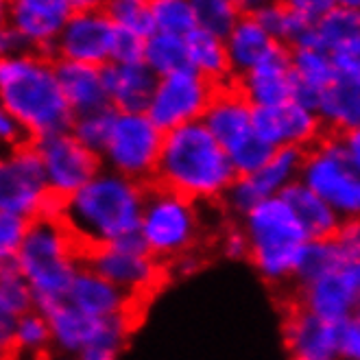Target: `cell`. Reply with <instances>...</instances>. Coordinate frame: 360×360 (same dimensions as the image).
Here are the masks:
<instances>
[{
	"instance_id": "7bdbcfd3",
	"label": "cell",
	"mask_w": 360,
	"mask_h": 360,
	"mask_svg": "<svg viewBox=\"0 0 360 360\" xmlns=\"http://www.w3.org/2000/svg\"><path fill=\"white\" fill-rule=\"evenodd\" d=\"M336 360H360V319L358 314L336 326Z\"/></svg>"
},
{
	"instance_id": "60d3db41",
	"label": "cell",
	"mask_w": 360,
	"mask_h": 360,
	"mask_svg": "<svg viewBox=\"0 0 360 360\" xmlns=\"http://www.w3.org/2000/svg\"><path fill=\"white\" fill-rule=\"evenodd\" d=\"M29 221L11 217V214H0V266L13 264L20 245L25 240Z\"/></svg>"
},
{
	"instance_id": "836d02e7",
	"label": "cell",
	"mask_w": 360,
	"mask_h": 360,
	"mask_svg": "<svg viewBox=\"0 0 360 360\" xmlns=\"http://www.w3.org/2000/svg\"><path fill=\"white\" fill-rule=\"evenodd\" d=\"M9 347L13 356L27 360H39L51 354V330L46 314L35 308L20 314L9 336Z\"/></svg>"
},
{
	"instance_id": "f35d334b",
	"label": "cell",
	"mask_w": 360,
	"mask_h": 360,
	"mask_svg": "<svg viewBox=\"0 0 360 360\" xmlns=\"http://www.w3.org/2000/svg\"><path fill=\"white\" fill-rule=\"evenodd\" d=\"M103 7L116 29L129 31L144 39L155 33L149 0H110V3H103Z\"/></svg>"
},
{
	"instance_id": "7402d4cb",
	"label": "cell",
	"mask_w": 360,
	"mask_h": 360,
	"mask_svg": "<svg viewBox=\"0 0 360 360\" xmlns=\"http://www.w3.org/2000/svg\"><path fill=\"white\" fill-rule=\"evenodd\" d=\"M292 49H319L328 55L360 53V5L356 0H336L328 11Z\"/></svg>"
},
{
	"instance_id": "8992f818",
	"label": "cell",
	"mask_w": 360,
	"mask_h": 360,
	"mask_svg": "<svg viewBox=\"0 0 360 360\" xmlns=\"http://www.w3.org/2000/svg\"><path fill=\"white\" fill-rule=\"evenodd\" d=\"M205 219L201 205L173 190L151 184L146 188L138 236L146 251L164 266L193 253L203 243Z\"/></svg>"
},
{
	"instance_id": "ab89813d",
	"label": "cell",
	"mask_w": 360,
	"mask_h": 360,
	"mask_svg": "<svg viewBox=\"0 0 360 360\" xmlns=\"http://www.w3.org/2000/svg\"><path fill=\"white\" fill-rule=\"evenodd\" d=\"M271 155H273L271 146L253 134L247 140H243L238 146H234L231 151H227V158L236 175H253L271 160Z\"/></svg>"
},
{
	"instance_id": "ac0fdd59",
	"label": "cell",
	"mask_w": 360,
	"mask_h": 360,
	"mask_svg": "<svg viewBox=\"0 0 360 360\" xmlns=\"http://www.w3.org/2000/svg\"><path fill=\"white\" fill-rule=\"evenodd\" d=\"M347 262H360V223L345 221L334 238L308 240L295 269V286H304L336 271Z\"/></svg>"
},
{
	"instance_id": "f1b7e54d",
	"label": "cell",
	"mask_w": 360,
	"mask_h": 360,
	"mask_svg": "<svg viewBox=\"0 0 360 360\" xmlns=\"http://www.w3.org/2000/svg\"><path fill=\"white\" fill-rule=\"evenodd\" d=\"M188 68L210 81L212 86H225L231 83V70L225 53V41L217 35H210L201 29H195L184 37Z\"/></svg>"
},
{
	"instance_id": "e575fe53",
	"label": "cell",
	"mask_w": 360,
	"mask_h": 360,
	"mask_svg": "<svg viewBox=\"0 0 360 360\" xmlns=\"http://www.w3.org/2000/svg\"><path fill=\"white\" fill-rule=\"evenodd\" d=\"M142 63L149 68L158 79L173 75L188 68L186 44L184 37L166 35V33H151L144 39V55Z\"/></svg>"
},
{
	"instance_id": "9a60e30c",
	"label": "cell",
	"mask_w": 360,
	"mask_h": 360,
	"mask_svg": "<svg viewBox=\"0 0 360 360\" xmlns=\"http://www.w3.org/2000/svg\"><path fill=\"white\" fill-rule=\"evenodd\" d=\"M295 304L332 326L356 316L360 306V262H347L319 280L297 286Z\"/></svg>"
},
{
	"instance_id": "cb8c5ba5",
	"label": "cell",
	"mask_w": 360,
	"mask_h": 360,
	"mask_svg": "<svg viewBox=\"0 0 360 360\" xmlns=\"http://www.w3.org/2000/svg\"><path fill=\"white\" fill-rule=\"evenodd\" d=\"M101 79L108 105L116 114H144L158 81L144 63H134V66L108 63L101 68Z\"/></svg>"
},
{
	"instance_id": "2e32d148",
	"label": "cell",
	"mask_w": 360,
	"mask_h": 360,
	"mask_svg": "<svg viewBox=\"0 0 360 360\" xmlns=\"http://www.w3.org/2000/svg\"><path fill=\"white\" fill-rule=\"evenodd\" d=\"M251 131L264 144H269L273 151L278 149L308 151L314 142H319L326 136L316 114L292 101L278 105V108L253 110Z\"/></svg>"
},
{
	"instance_id": "816d5d0a",
	"label": "cell",
	"mask_w": 360,
	"mask_h": 360,
	"mask_svg": "<svg viewBox=\"0 0 360 360\" xmlns=\"http://www.w3.org/2000/svg\"><path fill=\"white\" fill-rule=\"evenodd\" d=\"M0 360H15V356H13L11 347H9V345H5V343H0Z\"/></svg>"
},
{
	"instance_id": "7dc6e473",
	"label": "cell",
	"mask_w": 360,
	"mask_h": 360,
	"mask_svg": "<svg viewBox=\"0 0 360 360\" xmlns=\"http://www.w3.org/2000/svg\"><path fill=\"white\" fill-rule=\"evenodd\" d=\"M31 49L27 46V41L18 35L15 29H11L9 25L0 27V61L5 59H13L18 55H25Z\"/></svg>"
},
{
	"instance_id": "52a82bcc",
	"label": "cell",
	"mask_w": 360,
	"mask_h": 360,
	"mask_svg": "<svg viewBox=\"0 0 360 360\" xmlns=\"http://www.w3.org/2000/svg\"><path fill=\"white\" fill-rule=\"evenodd\" d=\"M297 181L323 199L343 221H358L360 164H354L347 158L338 136L326 134L304 151Z\"/></svg>"
},
{
	"instance_id": "484cf974",
	"label": "cell",
	"mask_w": 360,
	"mask_h": 360,
	"mask_svg": "<svg viewBox=\"0 0 360 360\" xmlns=\"http://www.w3.org/2000/svg\"><path fill=\"white\" fill-rule=\"evenodd\" d=\"M55 72L61 96L66 101L72 116L110 108L103 88L101 68L75 61H55Z\"/></svg>"
},
{
	"instance_id": "74e56055",
	"label": "cell",
	"mask_w": 360,
	"mask_h": 360,
	"mask_svg": "<svg viewBox=\"0 0 360 360\" xmlns=\"http://www.w3.org/2000/svg\"><path fill=\"white\" fill-rule=\"evenodd\" d=\"M114 118H116V112L112 108H103V110H96L90 114L75 116L72 124H70V134L79 144L86 146L88 151L101 155L105 144H108Z\"/></svg>"
},
{
	"instance_id": "c3c4849f",
	"label": "cell",
	"mask_w": 360,
	"mask_h": 360,
	"mask_svg": "<svg viewBox=\"0 0 360 360\" xmlns=\"http://www.w3.org/2000/svg\"><path fill=\"white\" fill-rule=\"evenodd\" d=\"M199 266H201V256L197 251H193V253H186V256L177 258L175 262H171L166 266V271H173L175 275H179V278H188V275H193Z\"/></svg>"
},
{
	"instance_id": "f546056e",
	"label": "cell",
	"mask_w": 360,
	"mask_h": 360,
	"mask_svg": "<svg viewBox=\"0 0 360 360\" xmlns=\"http://www.w3.org/2000/svg\"><path fill=\"white\" fill-rule=\"evenodd\" d=\"M138 321V312H124L108 319H98L88 338L86 347L79 352V360H120L129 345L131 332Z\"/></svg>"
},
{
	"instance_id": "1f68e13d",
	"label": "cell",
	"mask_w": 360,
	"mask_h": 360,
	"mask_svg": "<svg viewBox=\"0 0 360 360\" xmlns=\"http://www.w3.org/2000/svg\"><path fill=\"white\" fill-rule=\"evenodd\" d=\"M29 310H33V297L25 278L13 264L0 266V343L9 345L15 319Z\"/></svg>"
},
{
	"instance_id": "d590c367",
	"label": "cell",
	"mask_w": 360,
	"mask_h": 360,
	"mask_svg": "<svg viewBox=\"0 0 360 360\" xmlns=\"http://www.w3.org/2000/svg\"><path fill=\"white\" fill-rule=\"evenodd\" d=\"M195 11L197 29L225 39L243 15L238 0H190Z\"/></svg>"
},
{
	"instance_id": "8d00e7d4",
	"label": "cell",
	"mask_w": 360,
	"mask_h": 360,
	"mask_svg": "<svg viewBox=\"0 0 360 360\" xmlns=\"http://www.w3.org/2000/svg\"><path fill=\"white\" fill-rule=\"evenodd\" d=\"M155 33L186 37L197 29L190 0H149Z\"/></svg>"
},
{
	"instance_id": "bcb514c9",
	"label": "cell",
	"mask_w": 360,
	"mask_h": 360,
	"mask_svg": "<svg viewBox=\"0 0 360 360\" xmlns=\"http://www.w3.org/2000/svg\"><path fill=\"white\" fill-rule=\"evenodd\" d=\"M295 11H297L308 25H316L319 20L334 9L336 5V0H290L288 3Z\"/></svg>"
},
{
	"instance_id": "4fadbf2b",
	"label": "cell",
	"mask_w": 360,
	"mask_h": 360,
	"mask_svg": "<svg viewBox=\"0 0 360 360\" xmlns=\"http://www.w3.org/2000/svg\"><path fill=\"white\" fill-rule=\"evenodd\" d=\"M31 144L39 158L49 195L59 201L75 195L101 171L98 155L79 144L70 131L31 140Z\"/></svg>"
},
{
	"instance_id": "681fc988",
	"label": "cell",
	"mask_w": 360,
	"mask_h": 360,
	"mask_svg": "<svg viewBox=\"0 0 360 360\" xmlns=\"http://www.w3.org/2000/svg\"><path fill=\"white\" fill-rule=\"evenodd\" d=\"M338 140H341V146H343V151L347 153V158L354 164H360V129L341 134V136H338Z\"/></svg>"
},
{
	"instance_id": "b9f144b4",
	"label": "cell",
	"mask_w": 360,
	"mask_h": 360,
	"mask_svg": "<svg viewBox=\"0 0 360 360\" xmlns=\"http://www.w3.org/2000/svg\"><path fill=\"white\" fill-rule=\"evenodd\" d=\"M144 55V37L134 35L129 31L116 29L110 51V63H122V66H134L142 63Z\"/></svg>"
},
{
	"instance_id": "d6a6232c",
	"label": "cell",
	"mask_w": 360,
	"mask_h": 360,
	"mask_svg": "<svg viewBox=\"0 0 360 360\" xmlns=\"http://www.w3.org/2000/svg\"><path fill=\"white\" fill-rule=\"evenodd\" d=\"M292 86L321 94L336 79L332 57L319 49H288Z\"/></svg>"
},
{
	"instance_id": "30bf717a",
	"label": "cell",
	"mask_w": 360,
	"mask_h": 360,
	"mask_svg": "<svg viewBox=\"0 0 360 360\" xmlns=\"http://www.w3.org/2000/svg\"><path fill=\"white\" fill-rule=\"evenodd\" d=\"M72 15L53 44V59L86 63L94 68L108 66L116 27L103 3L72 0Z\"/></svg>"
},
{
	"instance_id": "ba28073f",
	"label": "cell",
	"mask_w": 360,
	"mask_h": 360,
	"mask_svg": "<svg viewBox=\"0 0 360 360\" xmlns=\"http://www.w3.org/2000/svg\"><path fill=\"white\" fill-rule=\"evenodd\" d=\"M83 264L142 304L166 280V266L155 260L138 234L83 251Z\"/></svg>"
},
{
	"instance_id": "7c38bea8",
	"label": "cell",
	"mask_w": 360,
	"mask_h": 360,
	"mask_svg": "<svg viewBox=\"0 0 360 360\" xmlns=\"http://www.w3.org/2000/svg\"><path fill=\"white\" fill-rule=\"evenodd\" d=\"M51 195L33 144L0 153V214L35 221Z\"/></svg>"
},
{
	"instance_id": "5b68a950",
	"label": "cell",
	"mask_w": 360,
	"mask_h": 360,
	"mask_svg": "<svg viewBox=\"0 0 360 360\" xmlns=\"http://www.w3.org/2000/svg\"><path fill=\"white\" fill-rule=\"evenodd\" d=\"M238 225L249 243L247 260L260 278L278 288L292 284L308 236L288 205L280 197L266 199L245 214Z\"/></svg>"
},
{
	"instance_id": "f907efd6",
	"label": "cell",
	"mask_w": 360,
	"mask_h": 360,
	"mask_svg": "<svg viewBox=\"0 0 360 360\" xmlns=\"http://www.w3.org/2000/svg\"><path fill=\"white\" fill-rule=\"evenodd\" d=\"M9 20V3L7 0H0V27H5Z\"/></svg>"
},
{
	"instance_id": "4dcf8cb0",
	"label": "cell",
	"mask_w": 360,
	"mask_h": 360,
	"mask_svg": "<svg viewBox=\"0 0 360 360\" xmlns=\"http://www.w3.org/2000/svg\"><path fill=\"white\" fill-rule=\"evenodd\" d=\"M46 321L51 330V352L63 356H79L86 347L88 338L94 330V319L72 308L68 302L55 306L46 312Z\"/></svg>"
},
{
	"instance_id": "5bb4252c",
	"label": "cell",
	"mask_w": 360,
	"mask_h": 360,
	"mask_svg": "<svg viewBox=\"0 0 360 360\" xmlns=\"http://www.w3.org/2000/svg\"><path fill=\"white\" fill-rule=\"evenodd\" d=\"M304 162V151L302 149H278L273 151L271 160L256 171L253 175H236L223 195L221 203L236 223L249 214L258 203L280 197L284 190L300 179Z\"/></svg>"
},
{
	"instance_id": "6da1fadb",
	"label": "cell",
	"mask_w": 360,
	"mask_h": 360,
	"mask_svg": "<svg viewBox=\"0 0 360 360\" xmlns=\"http://www.w3.org/2000/svg\"><path fill=\"white\" fill-rule=\"evenodd\" d=\"M146 188L101 168L86 186L61 201L59 221L83 251L112 245L138 234Z\"/></svg>"
},
{
	"instance_id": "8fae6325",
	"label": "cell",
	"mask_w": 360,
	"mask_h": 360,
	"mask_svg": "<svg viewBox=\"0 0 360 360\" xmlns=\"http://www.w3.org/2000/svg\"><path fill=\"white\" fill-rule=\"evenodd\" d=\"M214 90L217 86H212L210 81L190 68L160 77L153 86L144 116L162 134H168L190 122H199L212 96H214Z\"/></svg>"
},
{
	"instance_id": "ffe728a7",
	"label": "cell",
	"mask_w": 360,
	"mask_h": 360,
	"mask_svg": "<svg viewBox=\"0 0 360 360\" xmlns=\"http://www.w3.org/2000/svg\"><path fill=\"white\" fill-rule=\"evenodd\" d=\"M282 338L292 360H336V326L297 304H290L284 314Z\"/></svg>"
},
{
	"instance_id": "44dd1931",
	"label": "cell",
	"mask_w": 360,
	"mask_h": 360,
	"mask_svg": "<svg viewBox=\"0 0 360 360\" xmlns=\"http://www.w3.org/2000/svg\"><path fill=\"white\" fill-rule=\"evenodd\" d=\"M66 302L83 312L90 319H108V316L124 314V312H138L140 304L134 302L129 295L122 292L118 286L108 282L86 264L75 275L70 290L66 295Z\"/></svg>"
},
{
	"instance_id": "f5cc1de1",
	"label": "cell",
	"mask_w": 360,
	"mask_h": 360,
	"mask_svg": "<svg viewBox=\"0 0 360 360\" xmlns=\"http://www.w3.org/2000/svg\"><path fill=\"white\" fill-rule=\"evenodd\" d=\"M39 360H79V358H77V356H63V354L51 352V354H46L44 358H39Z\"/></svg>"
},
{
	"instance_id": "277c9868",
	"label": "cell",
	"mask_w": 360,
	"mask_h": 360,
	"mask_svg": "<svg viewBox=\"0 0 360 360\" xmlns=\"http://www.w3.org/2000/svg\"><path fill=\"white\" fill-rule=\"evenodd\" d=\"M13 266L31 290L33 308L46 314L66 302L75 275L83 269V249L59 219H35L29 221Z\"/></svg>"
},
{
	"instance_id": "3957f363",
	"label": "cell",
	"mask_w": 360,
	"mask_h": 360,
	"mask_svg": "<svg viewBox=\"0 0 360 360\" xmlns=\"http://www.w3.org/2000/svg\"><path fill=\"white\" fill-rule=\"evenodd\" d=\"M0 105L29 140L70 131L75 118L61 96L55 59L35 51L0 61Z\"/></svg>"
},
{
	"instance_id": "7a4b0ae2",
	"label": "cell",
	"mask_w": 360,
	"mask_h": 360,
	"mask_svg": "<svg viewBox=\"0 0 360 360\" xmlns=\"http://www.w3.org/2000/svg\"><path fill=\"white\" fill-rule=\"evenodd\" d=\"M234 179L227 153L201 122L164 134L153 184L203 205L221 201Z\"/></svg>"
},
{
	"instance_id": "ee69618b",
	"label": "cell",
	"mask_w": 360,
	"mask_h": 360,
	"mask_svg": "<svg viewBox=\"0 0 360 360\" xmlns=\"http://www.w3.org/2000/svg\"><path fill=\"white\" fill-rule=\"evenodd\" d=\"M219 249H221V256L231 262H243L249 258V243L238 223L223 229V234L219 236Z\"/></svg>"
},
{
	"instance_id": "f6af8a7d",
	"label": "cell",
	"mask_w": 360,
	"mask_h": 360,
	"mask_svg": "<svg viewBox=\"0 0 360 360\" xmlns=\"http://www.w3.org/2000/svg\"><path fill=\"white\" fill-rule=\"evenodd\" d=\"M27 142H31L27 131L20 127V122L3 108V105H0V153L13 151Z\"/></svg>"
},
{
	"instance_id": "83f0119b",
	"label": "cell",
	"mask_w": 360,
	"mask_h": 360,
	"mask_svg": "<svg viewBox=\"0 0 360 360\" xmlns=\"http://www.w3.org/2000/svg\"><path fill=\"white\" fill-rule=\"evenodd\" d=\"M280 199L295 214V219H297V223L302 225L308 240L334 238V234L345 223L323 199L310 193V190L306 186H302L300 181L290 184L280 195Z\"/></svg>"
},
{
	"instance_id": "9c48e42d",
	"label": "cell",
	"mask_w": 360,
	"mask_h": 360,
	"mask_svg": "<svg viewBox=\"0 0 360 360\" xmlns=\"http://www.w3.org/2000/svg\"><path fill=\"white\" fill-rule=\"evenodd\" d=\"M164 134L144 114H116L108 144L98 155L101 168L151 186Z\"/></svg>"
},
{
	"instance_id": "4316f807",
	"label": "cell",
	"mask_w": 360,
	"mask_h": 360,
	"mask_svg": "<svg viewBox=\"0 0 360 360\" xmlns=\"http://www.w3.org/2000/svg\"><path fill=\"white\" fill-rule=\"evenodd\" d=\"M314 114L326 134L341 136L360 129V79L336 77L319 94Z\"/></svg>"
},
{
	"instance_id": "d4e9b609",
	"label": "cell",
	"mask_w": 360,
	"mask_h": 360,
	"mask_svg": "<svg viewBox=\"0 0 360 360\" xmlns=\"http://www.w3.org/2000/svg\"><path fill=\"white\" fill-rule=\"evenodd\" d=\"M225 53L229 61L231 79H238L253 70L273 55H278L284 46L278 44L253 15L243 13L238 22L225 35Z\"/></svg>"
},
{
	"instance_id": "603a6c76",
	"label": "cell",
	"mask_w": 360,
	"mask_h": 360,
	"mask_svg": "<svg viewBox=\"0 0 360 360\" xmlns=\"http://www.w3.org/2000/svg\"><path fill=\"white\" fill-rule=\"evenodd\" d=\"M236 90L253 110L278 108L290 101L292 92V75L288 63V49L284 46L278 55H273L260 66L249 70L247 75L231 81Z\"/></svg>"
},
{
	"instance_id": "d6986e66",
	"label": "cell",
	"mask_w": 360,
	"mask_h": 360,
	"mask_svg": "<svg viewBox=\"0 0 360 360\" xmlns=\"http://www.w3.org/2000/svg\"><path fill=\"white\" fill-rule=\"evenodd\" d=\"M251 116L253 108L245 101V96L236 90L234 83H225L214 90V96L199 122L227 153L253 134Z\"/></svg>"
},
{
	"instance_id": "e0dca14e",
	"label": "cell",
	"mask_w": 360,
	"mask_h": 360,
	"mask_svg": "<svg viewBox=\"0 0 360 360\" xmlns=\"http://www.w3.org/2000/svg\"><path fill=\"white\" fill-rule=\"evenodd\" d=\"M72 11V0H13L7 25L18 31L31 51L53 59V44Z\"/></svg>"
}]
</instances>
